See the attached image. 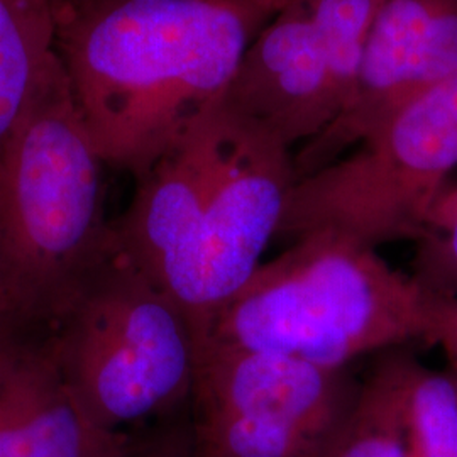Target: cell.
<instances>
[{
	"mask_svg": "<svg viewBox=\"0 0 457 457\" xmlns=\"http://www.w3.org/2000/svg\"><path fill=\"white\" fill-rule=\"evenodd\" d=\"M288 0H62L56 53L105 164L141 179Z\"/></svg>",
	"mask_w": 457,
	"mask_h": 457,
	"instance_id": "obj_1",
	"label": "cell"
},
{
	"mask_svg": "<svg viewBox=\"0 0 457 457\" xmlns=\"http://www.w3.org/2000/svg\"><path fill=\"white\" fill-rule=\"evenodd\" d=\"M104 164L56 56L0 153V298L26 337L48 339L119 249Z\"/></svg>",
	"mask_w": 457,
	"mask_h": 457,
	"instance_id": "obj_2",
	"label": "cell"
},
{
	"mask_svg": "<svg viewBox=\"0 0 457 457\" xmlns=\"http://www.w3.org/2000/svg\"><path fill=\"white\" fill-rule=\"evenodd\" d=\"M436 295L385 262L376 247L334 230L295 239L217 313L205 344L324 368L427 343ZM198 347V349H200Z\"/></svg>",
	"mask_w": 457,
	"mask_h": 457,
	"instance_id": "obj_3",
	"label": "cell"
},
{
	"mask_svg": "<svg viewBox=\"0 0 457 457\" xmlns=\"http://www.w3.org/2000/svg\"><path fill=\"white\" fill-rule=\"evenodd\" d=\"M48 343L77 403L102 430L122 432L194 393L187 315L119 249Z\"/></svg>",
	"mask_w": 457,
	"mask_h": 457,
	"instance_id": "obj_4",
	"label": "cell"
},
{
	"mask_svg": "<svg viewBox=\"0 0 457 457\" xmlns=\"http://www.w3.org/2000/svg\"><path fill=\"white\" fill-rule=\"evenodd\" d=\"M457 171V73L396 111L349 154L292 188L281 236L334 230L362 245L415 241Z\"/></svg>",
	"mask_w": 457,
	"mask_h": 457,
	"instance_id": "obj_5",
	"label": "cell"
},
{
	"mask_svg": "<svg viewBox=\"0 0 457 457\" xmlns=\"http://www.w3.org/2000/svg\"><path fill=\"white\" fill-rule=\"evenodd\" d=\"M361 386L351 368L205 344L196 351L192 457H326Z\"/></svg>",
	"mask_w": 457,
	"mask_h": 457,
	"instance_id": "obj_6",
	"label": "cell"
},
{
	"mask_svg": "<svg viewBox=\"0 0 457 457\" xmlns=\"http://www.w3.org/2000/svg\"><path fill=\"white\" fill-rule=\"evenodd\" d=\"M228 115L232 139L224 170L162 287L187 315L196 351L217 313L260 268L296 183L292 147L260 126Z\"/></svg>",
	"mask_w": 457,
	"mask_h": 457,
	"instance_id": "obj_7",
	"label": "cell"
},
{
	"mask_svg": "<svg viewBox=\"0 0 457 457\" xmlns=\"http://www.w3.org/2000/svg\"><path fill=\"white\" fill-rule=\"evenodd\" d=\"M456 73L457 0H383L341 112L294 156L296 180Z\"/></svg>",
	"mask_w": 457,
	"mask_h": 457,
	"instance_id": "obj_8",
	"label": "cell"
},
{
	"mask_svg": "<svg viewBox=\"0 0 457 457\" xmlns=\"http://www.w3.org/2000/svg\"><path fill=\"white\" fill-rule=\"evenodd\" d=\"M349 90L305 0H288L251 41L220 102L294 147L326 129Z\"/></svg>",
	"mask_w": 457,
	"mask_h": 457,
	"instance_id": "obj_9",
	"label": "cell"
},
{
	"mask_svg": "<svg viewBox=\"0 0 457 457\" xmlns=\"http://www.w3.org/2000/svg\"><path fill=\"white\" fill-rule=\"evenodd\" d=\"M131 449L124 432L90 422L48 339L0 345V457H124Z\"/></svg>",
	"mask_w": 457,
	"mask_h": 457,
	"instance_id": "obj_10",
	"label": "cell"
},
{
	"mask_svg": "<svg viewBox=\"0 0 457 457\" xmlns=\"http://www.w3.org/2000/svg\"><path fill=\"white\" fill-rule=\"evenodd\" d=\"M56 53L49 0H0V153Z\"/></svg>",
	"mask_w": 457,
	"mask_h": 457,
	"instance_id": "obj_11",
	"label": "cell"
},
{
	"mask_svg": "<svg viewBox=\"0 0 457 457\" xmlns=\"http://www.w3.org/2000/svg\"><path fill=\"white\" fill-rule=\"evenodd\" d=\"M326 457H410L396 349L362 381L358 403Z\"/></svg>",
	"mask_w": 457,
	"mask_h": 457,
	"instance_id": "obj_12",
	"label": "cell"
},
{
	"mask_svg": "<svg viewBox=\"0 0 457 457\" xmlns=\"http://www.w3.org/2000/svg\"><path fill=\"white\" fill-rule=\"evenodd\" d=\"M398 383L410 457H457V385L396 351Z\"/></svg>",
	"mask_w": 457,
	"mask_h": 457,
	"instance_id": "obj_13",
	"label": "cell"
},
{
	"mask_svg": "<svg viewBox=\"0 0 457 457\" xmlns=\"http://www.w3.org/2000/svg\"><path fill=\"white\" fill-rule=\"evenodd\" d=\"M413 243L411 277L432 295L457 296V181L437 198Z\"/></svg>",
	"mask_w": 457,
	"mask_h": 457,
	"instance_id": "obj_14",
	"label": "cell"
},
{
	"mask_svg": "<svg viewBox=\"0 0 457 457\" xmlns=\"http://www.w3.org/2000/svg\"><path fill=\"white\" fill-rule=\"evenodd\" d=\"M427 344L439 345L447 361V375L457 385V296L436 295L434 320Z\"/></svg>",
	"mask_w": 457,
	"mask_h": 457,
	"instance_id": "obj_15",
	"label": "cell"
},
{
	"mask_svg": "<svg viewBox=\"0 0 457 457\" xmlns=\"http://www.w3.org/2000/svg\"><path fill=\"white\" fill-rule=\"evenodd\" d=\"M17 337H26V336H22V334H21L17 328L11 326V324L0 320V345L11 343V341H14Z\"/></svg>",
	"mask_w": 457,
	"mask_h": 457,
	"instance_id": "obj_16",
	"label": "cell"
},
{
	"mask_svg": "<svg viewBox=\"0 0 457 457\" xmlns=\"http://www.w3.org/2000/svg\"><path fill=\"white\" fill-rule=\"evenodd\" d=\"M0 320H2V322H7V324H11V326L14 327V328H17V327L14 326V322L11 320L9 313H7V311H5L4 303H2V298H0ZM17 330H19V328H17ZM19 332H21V330H19Z\"/></svg>",
	"mask_w": 457,
	"mask_h": 457,
	"instance_id": "obj_17",
	"label": "cell"
},
{
	"mask_svg": "<svg viewBox=\"0 0 457 457\" xmlns=\"http://www.w3.org/2000/svg\"><path fill=\"white\" fill-rule=\"evenodd\" d=\"M124 457H149V456H143V454H137V453H136V451H134V449H131V451H129V453H128V454H126V456Z\"/></svg>",
	"mask_w": 457,
	"mask_h": 457,
	"instance_id": "obj_18",
	"label": "cell"
},
{
	"mask_svg": "<svg viewBox=\"0 0 457 457\" xmlns=\"http://www.w3.org/2000/svg\"><path fill=\"white\" fill-rule=\"evenodd\" d=\"M49 2H51V4H54V2H62V0H49Z\"/></svg>",
	"mask_w": 457,
	"mask_h": 457,
	"instance_id": "obj_19",
	"label": "cell"
}]
</instances>
